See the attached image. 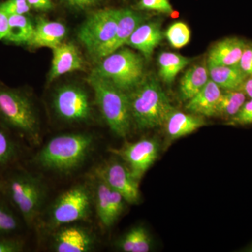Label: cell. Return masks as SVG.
Returning <instances> with one entry per match:
<instances>
[{
  "label": "cell",
  "mask_w": 252,
  "mask_h": 252,
  "mask_svg": "<svg viewBox=\"0 0 252 252\" xmlns=\"http://www.w3.org/2000/svg\"><path fill=\"white\" fill-rule=\"evenodd\" d=\"M52 50L49 82L67 73L81 70L84 68V61L80 53L72 43H61Z\"/></svg>",
  "instance_id": "14"
},
{
  "label": "cell",
  "mask_w": 252,
  "mask_h": 252,
  "mask_svg": "<svg viewBox=\"0 0 252 252\" xmlns=\"http://www.w3.org/2000/svg\"><path fill=\"white\" fill-rule=\"evenodd\" d=\"M68 6L76 10H87L95 6L100 0H64Z\"/></svg>",
  "instance_id": "35"
},
{
  "label": "cell",
  "mask_w": 252,
  "mask_h": 252,
  "mask_svg": "<svg viewBox=\"0 0 252 252\" xmlns=\"http://www.w3.org/2000/svg\"><path fill=\"white\" fill-rule=\"evenodd\" d=\"M93 172L120 193L127 204L135 205L140 202V181L134 177L125 162L111 158L96 167Z\"/></svg>",
  "instance_id": "11"
},
{
  "label": "cell",
  "mask_w": 252,
  "mask_h": 252,
  "mask_svg": "<svg viewBox=\"0 0 252 252\" xmlns=\"http://www.w3.org/2000/svg\"><path fill=\"white\" fill-rule=\"evenodd\" d=\"M248 251L252 252V244L251 245V246H250V248H249Z\"/></svg>",
  "instance_id": "40"
},
{
  "label": "cell",
  "mask_w": 252,
  "mask_h": 252,
  "mask_svg": "<svg viewBox=\"0 0 252 252\" xmlns=\"http://www.w3.org/2000/svg\"><path fill=\"white\" fill-rule=\"evenodd\" d=\"M1 178L4 195L28 228L36 226L43 214L47 186L40 176L20 166L13 167Z\"/></svg>",
  "instance_id": "2"
},
{
  "label": "cell",
  "mask_w": 252,
  "mask_h": 252,
  "mask_svg": "<svg viewBox=\"0 0 252 252\" xmlns=\"http://www.w3.org/2000/svg\"><path fill=\"white\" fill-rule=\"evenodd\" d=\"M222 91L211 79L198 94L188 100L186 109L203 117H215V111Z\"/></svg>",
  "instance_id": "20"
},
{
  "label": "cell",
  "mask_w": 252,
  "mask_h": 252,
  "mask_svg": "<svg viewBox=\"0 0 252 252\" xmlns=\"http://www.w3.org/2000/svg\"><path fill=\"white\" fill-rule=\"evenodd\" d=\"M5 191V184L2 178H0V194H4Z\"/></svg>",
  "instance_id": "39"
},
{
  "label": "cell",
  "mask_w": 252,
  "mask_h": 252,
  "mask_svg": "<svg viewBox=\"0 0 252 252\" xmlns=\"http://www.w3.org/2000/svg\"><path fill=\"white\" fill-rule=\"evenodd\" d=\"M15 210L4 194H0V235H18L23 220Z\"/></svg>",
  "instance_id": "28"
},
{
  "label": "cell",
  "mask_w": 252,
  "mask_h": 252,
  "mask_svg": "<svg viewBox=\"0 0 252 252\" xmlns=\"http://www.w3.org/2000/svg\"><path fill=\"white\" fill-rule=\"evenodd\" d=\"M191 59L180 54L171 52H162L159 55L158 63L159 75L164 82L171 84L178 73L188 65Z\"/></svg>",
  "instance_id": "26"
},
{
  "label": "cell",
  "mask_w": 252,
  "mask_h": 252,
  "mask_svg": "<svg viewBox=\"0 0 252 252\" xmlns=\"http://www.w3.org/2000/svg\"><path fill=\"white\" fill-rule=\"evenodd\" d=\"M93 73L128 93L143 79L144 59L127 48H121L101 59Z\"/></svg>",
  "instance_id": "7"
},
{
  "label": "cell",
  "mask_w": 252,
  "mask_h": 252,
  "mask_svg": "<svg viewBox=\"0 0 252 252\" xmlns=\"http://www.w3.org/2000/svg\"><path fill=\"white\" fill-rule=\"evenodd\" d=\"M0 122L25 144L32 147L41 144L37 111L32 99L25 91L0 84Z\"/></svg>",
  "instance_id": "3"
},
{
  "label": "cell",
  "mask_w": 252,
  "mask_h": 252,
  "mask_svg": "<svg viewBox=\"0 0 252 252\" xmlns=\"http://www.w3.org/2000/svg\"><path fill=\"white\" fill-rule=\"evenodd\" d=\"M28 4L31 8L41 11H48L52 9L51 0H27Z\"/></svg>",
  "instance_id": "36"
},
{
  "label": "cell",
  "mask_w": 252,
  "mask_h": 252,
  "mask_svg": "<svg viewBox=\"0 0 252 252\" xmlns=\"http://www.w3.org/2000/svg\"><path fill=\"white\" fill-rule=\"evenodd\" d=\"M87 81L94 91V102L107 126L115 135L125 138L132 126L127 93L93 72Z\"/></svg>",
  "instance_id": "6"
},
{
  "label": "cell",
  "mask_w": 252,
  "mask_h": 252,
  "mask_svg": "<svg viewBox=\"0 0 252 252\" xmlns=\"http://www.w3.org/2000/svg\"><path fill=\"white\" fill-rule=\"evenodd\" d=\"M144 21V16L130 9H119V21L115 36L110 44L99 55V59H103L125 46L134 31Z\"/></svg>",
  "instance_id": "19"
},
{
  "label": "cell",
  "mask_w": 252,
  "mask_h": 252,
  "mask_svg": "<svg viewBox=\"0 0 252 252\" xmlns=\"http://www.w3.org/2000/svg\"><path fill=\"white\" fill-rule=\"evenodd\" d=\"M248 43L238 37H229L218 41L210 50L207 64L238 65Z\"/></svg>",
  "instance_id": "18"
},
{
  "label": "cell",
  "mask_w": 252,
  "mask_h": 252,
  "mask_svg": "<svg viewBox=\"0 0 252 252\" xmlns=\"http://www.w3.org/2000/svg\"><path fill=\"white\" fill-rule=\"evenodd\" d=\"M238 66L248 77L252 76V44H247Z\"/></svg>",
  "instance_id": "34"
},
{
  "label": "cell",
  "mask_w": 252,
  "mask_h": 252,
  "mask_svg": "<svg viewBox=\"0 0 252 252\" xmlns=\"http://www.w3.org/2000/svg\"><path fill=\"white\" fill-rule=\"evenodd\" d=\"M7 34L4 40L15 44H28L34 31V25L26 15H10Z\"/></svg>",
  "instance_id": "25"
},
{
  "label": "cell",
  "mask_w": 252,
  "mask_h": 252,
  "mask_svg": "<svg viewBox=\"0 0 252 252\" xmlns=\"http://www.w3.org/2000/svg\"><path fill=\"white\" fill-rule=\"evenodd\" d=\"M67 34V28L62 23L38 20L32 36L28 45L32 48L54 49L63 43Z\"/></svg>",
  "instance_id": "16"
},
{
  "label": "cell",
  "mask_w": 252,
  "mask_h": 252,
  "mask_svg": "<svg viewBox=\"0 0 252 252\" xmlns=\"http://www.w3.org/2000/svg\"><path fill=\"white\" fill-rule=\"evenodd\" d=\"M52 107L56 117L67 124H87L93 118L90 96L80 86L68 84L58 88L53 95Z\"/></svg>",
  "instance_id": "9"
},
{
  "label": "cell",
  "mask_w": 252,
  "mask_h": 252,
  "mask_svg": "<svg viewBox=\"0 0 252 252\" xmlns=\"http://www.w3.org/2000/svg\"><path fill=\"white\" fill-rule=\"evenodd\" d=\"M26 242L18 235H0V252H22Z\"/></svg>",
  "instance_id": "30"
},
{
  "label": "cell",
  "mask_w": 252,
  "mask_h": 252,
  "mask_svg": "<svg viewBox=\"0 0 252 252\" xmlns=\"http://www.w3.org/2000/svg\"><path fill=\"white\" fill-rule=\"evenodd\" d=\"M9 18L7 15L0 10V40H4L7 34Z\"/></svg>",
  "instance_id": "37"
},
{
  "label": "cell",
  "mask_w": 252,
  "mask_h": 252,
  "mask_svg": "<svg viewBox=\"0 0 252 252\" xmlns=\"http://www.w3.org/2000/svg\"><path fill=\"white\" fill-rule=\"evenodd\" d=\"M246 94L243 91H225L222 92L217 103L215 117L230 120L246 102Z\"/></svg>",
  "instance_id": "27"
},
{
  "label": "cell",
  "mask_w": 252,
  "mask_h": 252,
  "mask_svg": "<svg viewBox=\"0 0 252 252\" xmlns=\"http://www.w3.org/2000/svg\"><path fill=\"white\" fill-rule=\"evenodd\" d=\"M22 143L17 135L0 122V178L17 166L23 155Z\"/></svg>",
  "instance_id": "17"
},
{
  "label": "cell",
  "mask_w": 252,
  "mask_h": 252,
  "mask_svg": "<svg viewBox=\"0 0 252 252\" xmlns=\"http://www.w3.org/2000/svg\"><path fill=\"white\" fill-rule=\"evenodd\" d=\"M165 36L172 47L181 49L190 41V29L185 23L178 21L169 26L165 32Z\"/></svg>",
  "instance_id": "29"
},
{
  "label": "cell",
  "mask_w": 252,
  "mask_h": 252,
  "mask_svg": "<svg viewBox=\"0 0 252 252\" xmlns=\"http://www.w3.org/2000/svg\"><path fill=\"white\" fill-rule=\"evenodd\" d=\"M210 79L220 89L225 91L241 90L248 76L238 65L225 66L207 64Z\"/></svg>",
  "instance_id": "22"
},
{
  "label": "cell",
  "mask_w": 252,
  "mask_h": 252,
  "mask_svg": "<svg viewBox=\"0 0 252 252\" xmlns=\"http://www.w3.org/2000/svg\"><path fill=\"white\" fill-rule=\"evenodd\" d=\"M119 14V9L97 10L89 15L79 28L78 39L97 59L115 36Z\"/></svg>",
  "instance_id": "8"
},
{
  "label": "cell",
  "mask_w": 252,
  "mask_h": 252,
  "mask_svg": "<svg viewBox=\"0 0 252 252\" xmlns=\"http://www.w3.org/2000/svg\"><path fill=\"white\" fill-rule=\"evenodd\" d=\"M94 210L90 183L76 184L59 195L41 216L42 228L49 233L63 225L87 221Z\"/></svg>",
  "instance_id": "5"
},
{
  "label": "cell",
  "mask_w": 252,
  "mask_h": 252,
  "mask_svg": "<svg viewBox=\"0 0 252 252\" xmlns=\"http://www.w3.org/2000/svg\"><path fill=\"white\" fill-rule=\"evenodd\" d=\"M165 125L167 135L175 140L193 133L206 125V123L201 116L185 114L174 109L165 121Z\"/></svg>",
  "instance_id": "21"
},
{
  "label": "cell",
  "mask_w": 252,
  "mask_h": 252,
  "mask_svg": "<svg viewBox=\"0 0 252 252\" xmlns=\"http://www.w3.org/2000/svg\"><path fill=\"white\" fill-rule=\"evenodd\" d=\"M50 244L56 252H89L95 248L97 237L89 227L73 223L51 232Z\"/></svg>",
  "instance_id": "13"
},
{
  "label": "cell",
  "mask_w": 252,
  "mask_h": 252,
  "mask_svg": "<svg viewBox=\"0 0 252 252\" xmlns=\"http://www.w3.org/2000/svg\"><path fill=\"white\" fill-rule=\"evenodd\" d=\"M31 9L27 0H8L0 4V10L7 16L25 15L29 12Z\"/></svg>",
  "instance_id": "32"
},
{
  "label": "cell",
  "mask_w": 252,
  "mask_h": 252,
  "mask_svg": "<svg viewBox=\"0 0 252 252\" xmlns=\"http://www.w3.org/2000/svg\"><path fill=\"white\" fill-rule=\"evenodd\" d=\"M159 149L160 145L155 139H142L135 142H127L120 148H110L109 151L120 158L134 177L140 182L157 160Z\"/></svg>",
  "instance_id": "12"
},
{
  "label": "cell",
  "mask_w": 252,
  "mask_h": 252,
  "mask_svg": "<svg viewBox=\"0 0 252 252\" xmlns=\"http://www.w3.org/2000/svg\"><path fill=\"white\" fill-rule=\"evenodd\" d=\"M127 94L132 126L139 130L154 128L165 124L175 109L160 83L153 76H144L140 84Z\"/></svg>",
  "instance_id": "4"
},
{
  "label": "cell",
  "mask_w": 252,
  "mask_h": 252,
  "mask_svg": "<svg viewBox=\"0 0 252 252\" xmlns=\"http://www.w3.org/2000/svg\"><path fill=\"white\" fill-rule=\"evenodd\" d=\"M94 210L102 228H110L117 221L125 209L124 197L113 190L94 172L90 175Z\"/></svg>",
  "instance_id": "10"
},
{
  "label": "cell",
  "mask_w": 252,
  "mask_h": 252,
  "mask_svg": "<svg viewBox=\"0 0 252 252\" xmlns=\"http://www.w3.org/2000/svg\"><path fill=\"white\" fill-rule=\"evenodd\" d=\"M138 8L141 10L157 11L165 14L173 13V9L169 0H140Z\"/></svg>",
  "instance_id": "33"
},
{
  "label": "cell",
  "mask_w": 252,
  "mask_h": 252,
  "mask_svg": "<svg viewBox=\"0 0 252 252\" xmlns=\"http://www.w3.org/2000/svg\"><path fill=\"white\" fill-rule=\"evenodd\" d=\"M252 124V98L244 103L243 107L230 120L227 121L226 125L248 126Z\"/></svg>",
  "instance_id": "31"
},
{
  "label": "cell",
  "mask_w": 252,
  "mask_h": 252,
  "mask_svg": "<svg viewBox=\"0 0 252 252\" xmlns=\"http://www.w3.org/2000/svg\"><path fill=\"white\" fill-rule=\"evenodd\" d=\"M95 137L89 132H71L56 136L31 159L41 170L69 175L81 168L92 154Z\"/></svg>",
  "instance_id": "1"
},
{
  "label": "cell",
  "mask_w": 252,
  "mask_h": 252,
  "mask_svg": "<svg viewBox=\"0 0 252 252\" xmlns=\"http://www.w3.org/2000/svg\"><path fill=\"white\" fill-rule=\"evenodd\" d=\"M241 91H243L246 96H248L250 99L252 98V76L247 78L242 86Z\"/></svg>",
  "instance_id": "38"
},
{
  "label": "cell",
  "mask_w": 252,
  "mask_h": 252,
  "mask_svg": "<svg viewBox=\"0 0 252 252\" xmlns=\"http://www.w3.org/2000/svg\"><path fill=\"white\" fill-rule=\"evenodd\" d=\"M162 39L160 23L157 21L147 23L144 21L134 31L126 45L137 50L144 57L149 59Z\"/></svg>",
  "instance_id": "15"
},
{
  "label": "cell",
  "mask_w": 252,
  "mask_h": 252,
  "mask_svg": "<svg viewBox=\"0 0 252 252\" xmlns=\"http://www.w3.org/2000/svg\"><path fill=\"white\" fill-rule=\"evenodd\" d=\"M116 248L124 252H148L152 248V239L142 225H136L127 230L114 243Z\"/></svg>",
  "instance_id": "24"
},
{
  "label": "cell",
  "mask_w": 252,
  "mask_h": 252,
  "mask_svg": "<svg viewBox=\"0 0 252 252\" xmlns=\"http://www.w3.org/2000/svg\"><path fill=\"white\" fill-rule=\"evenodd\" d=\"M209 80L210 76L206 66L202 64L192 66L181 79V98L184 101L189 100L203 89Z\"/></svg>",
  "instance_id": "23"
}]
</instances>
